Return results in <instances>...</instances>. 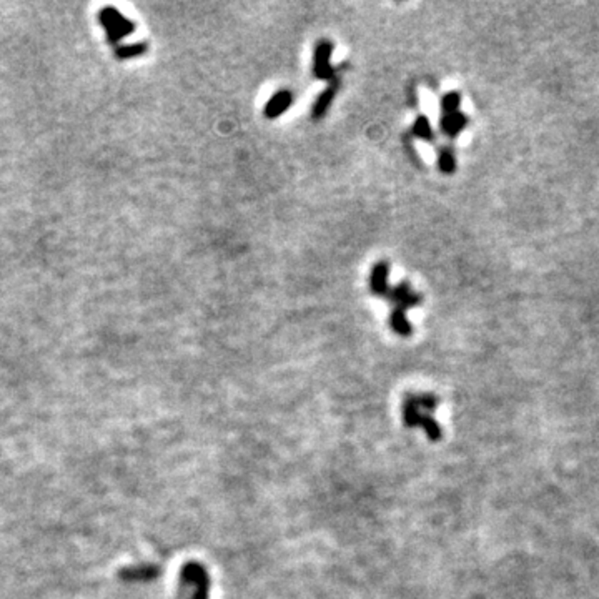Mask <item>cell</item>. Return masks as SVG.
I'll return each instance as SVG.
<instances>
[{"label": "cell", "instance_id": "52a82bcc", "mask_svg": "<svg viewBox=\"0 0 599 599\" xmlns=\"http://www.w3.org/2000/svg\"><path fill=\"white\" fill-rule=\"evenodd\" d=\"M388 296L395 301L396 305H398L400 310H405V308H410V306L418 305V301H420V296L415 293V291L410 290V286L407 283L395 286L393 290H390Z\"/></svg>", "mask_w": 599, "mask_h": 599}, {"label": "cell", "instance_id": "5b68a950", "mask_svg": "<svg viewBox=\"0 0 599 599\" xmlns=\"http://www.w3.org/2000/svg\"><path fill=\"white\" fill-rule=\"evenodd\" d=\"M388 275H390V266L388 264H385V261H380V264H376L373 266V270H371L370 285H371V290H373L376 295L390 293Z\"/></svg>", "mask_w": 599, "mask_h": 599}, {"label": "cell", "instance_id": "7a4b0ae2", "mask_svg": "<svg viewBox=\"0 0 599 599\" xmlns=\"http://www.w3.org/2000/svg\"><path fill=\"white\" fill-rule=\"evenodd\" d=\"M180 583L187 599H209L210 596V576L209 571L198 563H187L182 568Z\"/></svg>", "mask_w": 599, "mask_h": 599}, {"label": "cell", "instance_id": "7c38bea8", "mask_svg": "<svg viewBox=\"0 0 599 599\" xmlns=\"http://www.w3.org/2000/svg\"><path fill=\"white\" fill-rule=\"evenodd\" d=\"M413 133L417 135L418 138H423V140H433V128H432V123L427 117H418L417 122H415L413 125Z\"/></svg>", "mask_w": 599, "mask_h": 599}, {"label": "cell", "instance_id": "277c9868", "mask_svg": "<svg viewBox=\"0 0 599 599\" xmlns=\"http://www.w3.org/2000/svg\"><path fill=\"white\" fill-rule=\"evenodd\" d=\"M293 102V95L288 90H280L276 92L274 97L270 98L269 103L265 105V115L269 118H276L280 117L281 113L288 110V107Z\"/></svg>", "mask_w": 599, "mask_h": 599}, {"label": "cell", "instance_id": "3957f363", "mask_svg": "<svg viewBox=\"0 0 599 599\" xmlns=\"http://www.w3.org/2000/svg\"><path fill=\"white\" fill-rule=\"evenodd\" d=\"M331 52H333V46H331L328 41H321L315 48L313 72L316 77L323 78V80H331L335 75L333 67L330 66Z\"/></svg>", "mask_w": 599, "mask_h": 599}, {"label": "cell", "instance_id": "8992f818", "mask_svg": "<svg viewBox=\"0 0 599 599\" xmlns=\"http://www.w3.org/2000/svg\"><path fill=\"white\" fill-rule=\"evenodd\" d=\"M468 125V117L463 112H453V113H443L442 118V130L448 137H458Z\"/></svg>", "mask_w": 599, "mask_h": 599}, {"label": "cell", "instance_id": "9c48e42d", "mask_svg": "<svg viewBox=\"0 0 599 599\" xmlns=\"http://www.w3.org/2000/svg\"><path fill=\"white\" fill-rule=\"evenodd\" d=\"M390 325H391V328H393L398 335H402V336H410V335H412V325H410V321L407 320V315H405V310L396 308L393 311V313H391Z\"/></svg>", "mask_w": 599, "mask_h": 599}, {"label": "cell", "instance_id": "6da1fadb", "mask_svg": "<svg viewBox=\"0 0 599 599\" xmlns=\"http://www.w3.org/2000/svg\"><path fill=\"white\" fill-rule=\"evenodd\" d=\"M438 407L437 396L413 395L403 403V420L410 428H420L427 433L432 442L442 439V428L434 420V410Z\"/></svg>", "mask_w": 599, "mask_h": 599}, {"label": "cell", "instance_id": "30bf717a", "mask_svg": "<svg viewBox=\"0 0 599 599\" xmlns=\"http://www.w3.org/2000/svg\"><path fill=\"white\" fill-rule=\"evenodd\" d=\"M155 576H157V568H153V566L132 568V569H125V571H122V578L128 579V581H138V579L147 581V579H152Z\"/></svg>", "mask_w": 599, "mask_h": 599}, {"label": "cell", "instance_id": "8fae6325", "mask_svg": "<svg viewBox=\"0 0 599 599\" xmlns=\"http://www.w3.org/2000/svg\"><path fill=\"white\" fill-rule=\"evenodd\" d=\"M438 168L443 173H453L457 170V157H454V152L449 150V148H443L438 155Z\"/></svg>", "mask_w": 599, "mask_h": 599}, {"label": "cell", "instance_id": "4fadbf2b", "mask_svg": "<svg viewBox=\"0 0 599 599\" xmlns=\"http://www.w3.org/2000/svg\"><path fill=\"white\" fill-rule=\"evenodd\" d=\"M459 103H462V97H459L458 92H448L447 95L442 98V108L443 113H453L459 110Z\"/></svg>", "mask_w": 599, "mask_h": 599}, {"label": "cell", "instance_id": "ba28073f", "mask_svg": "<svg viewBox=\"0 0 599 599\" xmlns=\"http://www.w3.org/2000/svg\"><path fill=\"white\" fill-rule=\"evenodd\" d=\"M336 87H338V85H336V82L331 83V85L328 88H326V90L323 93H320V97L316 98V102H315V105H313V110H311V115H313V118H316V120L323 117L325 113H326V110H328V108H330V103L333 102V98H335Z\"/></svg>", "mask_w": 599, "mask_h": 599}]
</instances>
